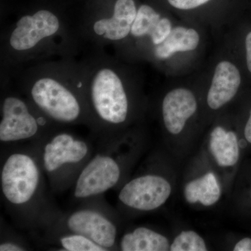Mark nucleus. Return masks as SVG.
<instances>
[{"label":"nucleus","instance_id":"obj_1","mask_svg":"<svg viewBox=\"0 0 251 251\" xmlns=\"http://www.w3.org/2000/svg\"><path fill=\"white\" fill-rule=\"evenodd\" d=\"M1 31V77L10 79L35 63L77 57L83 46L77 23L49 6L25 11Z\"/></svg>","mask_w":251,"mask_h":251},{"label":"nucleus","instance_id":"obj_2","mask_svg":"<svg viewBox=\"0 0 251 251\" xmlns=\"http://www.w3.org/2000/svg\"><path fill=\"white\" fill-rule=\"evenodd\" d=\"M17 89L54 125L90 128L82 59L58 58L23 68L14 79Z\"/></svg>","mask_w":251,"mask_h":251},{"label":"nucleus","instance_id":"obj_3","mask_svg":"<svg viewBox=\"0 0 251 251\" xmlns=\"http://www.w3.org/2000/svg\"><path fill=\"white\" fill-rule=\"evenodd\" d=\"M1 201L15 224L35 229L56 207L48 193L46 176L35 144L1 146Z\"/></svg>","mask_w":251,"mask_h":251},{"label":"nucleus","instance_id":"obj_4","mask_svg":"<svg viewBox=\"0 0 251 251\" xmlns=\"http://www.w3.org/2000/svg\"><path fill=\"white\" fill-rule=\"evenodd\" d=\"M86 100L94 136L120 131L129 120L132 101L122 68L105 49L92 48L82 57Z\"/></svg>","mask_w":251,"mask_h":251},{"label":"nucleus","instance_id":"obj_5","mask_svg":"<svg viewBox=\"0 0 251 251\" xmlns=\"http://www.w3.org/2000/svg\"><path fill=\"white\" fill-rule=\"evenodd\" d=\"M69 128L57 127L34 143L52 193H61L72 188L95 150L90 139Z\"/></svg>","mask_w":251,"mask_h":251},{"label":"nucleus","instance_id":"obj_6","mask_svg":"<svg viewBox=\"0 0 251 251\" xmlns=\"http://www.w3.org/2000/svg\"><path fill=\"white\" fill-rule=\"evenodd\" d=\"M97 145L72 186V199L80 202L103 196L121 184L125 161L126 143L120 131L96 136Z\"/></svg>","mask_w":251,"mask_h":251},{"label":"nucleus","instance_id":"obj_7","mask_svg":"<svg viewBox=\"0 0 251 251\" xmlns=\"http://www.w3.org/2000/svg\"><path fill=\"white\" fill-rule=\"evenodd\" d=\"M73 210L63 212L56 206L39 228L81 234L106 251L117 250L119 227L116 214L103 196L85 200Z\"/></svg>","mask_w":251,"mask_h":251},{"label":"nucleus","instance_id":"obj_8","mask_svg":"<svg viewBox=\"0 0 251 251\" xmlns=\"http://www.w3.org/2000/svg\"><path fill=\"white\" fill-rule=\"evenodd\" d=\"M137 12L134 0H92L77 23L82 44L118 48L128 39Z\"/></svg>","mask_w":251,"mask_h":251},{"label":"nucleus","instance_id":"obj_9","mask_svg":"<svg viewBox=\"0 0 251 251\" xmlns=\"http://www.w3.org/2000/svg\"><path fill=\"white\" fill-rule=\"evenodd\" d=\"M10 81L1 82L0 143L1 146L39 141L58 126L41 113Z\"/></svg>","mask_w":251,"mask_h":251},{"label":"nucleus","instance_id":"obj_10","mask_svg":"<svg viewBox=\"0 0 251 251\" xmlns=\"http://www.w3.org/2000/svg\"><path fill=\"white\" fill-rule=\"evenodd\" d=\"M171 184L160 175H140L127 181L118 194L119 204L126 209L150 211L158 209L168 201Z\"/></svg>","mask_w":251,"mask_h":251},{"label":"nucleus","instance_id":"obj_11","mask_svg":"<svg viewBox=\"0 0 251 251\" xmlns=\"http://www.w3.org/2000/svg\"><path fill=\"white\" fill-rule=\"evenodd\" d=\"M197 108L194 94L187 89H175L168 92L162 103V116L166 129L171 134H179Z\"/></svg>","mask_w":251,"mask_h":251},{"label":"nucleus","instance_id":"obj_12","mask_svg":"<svg viewBox=\"0 0 251 251\" xmlns=\"http://www.w3.org/2000/svg\"><path fill=\"white\" fill-rule=\"evenodd\" d=\"M241 84L240 73L232 63L224 61L216 68L207 95L209 108L218 110L230 101Z\"/></svg>","mask_w":251,"mask_h":251},{"label":"nucleus","instance_id":"obj_13","mask_svg":"<svg viewBox=\"0 0 251 251\" xmlns=\"http://www.w3.org/2000/svg\"><path fill=\"white\" fill-rule=\"evenodd\" d=\"M122 251H167L171 249L169 240L163 234L140 226L126 232L117 243Z\"/></svg>","mask_w":251,"mask_h":251},{"label":"nucleus","instance_id":"obj_14","mask_svg":"<svg viewBox=\"0 0 251 251\" xmlns=\"http://www.w3.org/2000/svg\"><path fill=\"white\" fill-rule=\"evenodd\" d=\"M209 148L220 166H233L239 161V140L233 131H227L221 126L216 127L211 132Z\"/></svg>","mask_w":251,"mask_h":251},{"label":"nucleus","instance_id":"obj_15","mask_svg":"<svg viewBox=\"0 0 251 251\" xmlns=\"http://www.w3.org/2000/svg\"><path fill=\"white\" fill-rule=\"evenodd\" d=\"M200 36L197 31L191 28L175 27L166 40L153 49V54L157 59L170 58L177 52H188L198 47Z\"/></svg>","mask_w":251,"mask_h":251},{"label":"nucleus","instance_id":"obj_16","mask_svg":"<svg viewBox=\"0 0 251 251\" xmlns=\"http://www.w3.org/2000/svg\"><path fill=\"white\" fill-rule=\"evenodd\" d=\"M41 242L52 249L63 251H106L97 243L81 234L43 229Z\"/></svg>","mask_w":251,"mask_h":251},{"label":"nucleus","instance_id":"obj_17","mask_svg":"<svg viewBox=\"0 0 251 251\" xmlns=\"http://www.w3.org/2000/svg\"><path fill=\"white\" fill-rule=\"evenodd\" d=\"M221 196V186L213 173L190 181L184 188L185 198L190 204L200 202L202 205L211 206L219 201Z\"/></svg>","mask_w":251,"mask_h":251},{"label":"nucleus","instance_id":"obj_18","mask_svg":"<svg viewBox=\"0 0 251 251\" xmlns=\"http://www.w3.org/2000/svg\"><path fill=\"white\" fill-rule=\"evenodd\" d=\"M161 18V15L151 6L148 4L141 5L138 9L136 17L128 37L130 36L135 39L143 37Z\"/></svg>","mask_w":251,"mask_h":251},{"label":"nucleus","instance_id":"obj_19","mask_svg":"<svg viewBox=\"0 0 251 251\" xmlns=\"http://www.w3.org/2000/svg\"><path fill=\"white\" fill-rule=\"evenodd\" d=\"M171 251H206L205 242L194 231H183L171 244Z\"/></svg>","mask_w":251,"mask_h":251},{"label":"nucleus","instance_id":"obj_20","mask_svg":"<svg viewBox=\"0 0 251 251\" xmlns=\"http://www.w3.org/2000/svg\"><path fill=\"white\" fill-rule=\"evenodd\" d=\"M32 250L25 238L1 224L0 251H25Z\"/></svg>","mask_w":251,"mask_h":251},{"label":"nucleus","instance_id":"obj_21","mask_svg":"<svg viewBox=\"0 0 251 251\" xmlns=\"http://www.w3.org/2000/svg\"><path fill=\"white\" fill-rule=\"evenodd\" d=\"M172 29L171 21L167 18H161L145 36L136 39V40L147 38L152 44L153 49L166 40V38L171 34Z\"/></svg>","mask_w":251,"mask_h":251},{"label":"nucleus","instance_id":"obj_22","mask_svg":"<svg viewBox=\"0 0 251 251\" xmlns=\"http://www.w3.org/2000/svg\"><path fill=\"white\" fill-rule=\"evenodd\" d=\"M210 0H168L169 4L178 9L189 10L206 4Z\"/></svg>","mask_w":251,"mask_h":251},{"label":"nucleus","instance_id":"obj_23","mask_svg":"<svg viewBox=\"0 0 251 251\" xmlns=\"http://www.w3.org/2000/svg\"><path fill=\"white\" fill-rule=\"evenodd\" d=\"M234 251H251V238H243L234 246Z\"/></svg>","mask_w":251,"mask_h":251},{"label":"nucleus","instance_id":"obj_24","mask_svg":"<svg viewBox=\"0 0 251 251\" xmlns=\"http://www.w3.org/2000/svg\"><path fill=\"white\" fill-rule=\"evenodd\" d=\"M246 49H247V67L251 73V31L246 38Z\"/></svg>","mask_w":251,"mask_h":251},{"label":"nucleus","instance_id":"obj_25","mask_svg":"<svg viewBox=\"0 0 251 251\" xmlns=\"http://www.w3.org/2000/svg\"><path fill=\"white\" fill-rule=\"evenodd\" d=\"M244 137H245L247 143L251 144V110L249 120L246 124L245 128H244Z\"/></svg>","mask_w":251,"mask_h":251}]
</instances>
